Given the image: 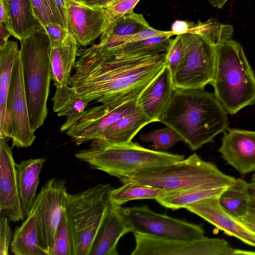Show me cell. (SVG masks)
Masks as SVG:
<instances>
[{"label":"cell","mask_w":255,"mask_h":255,"mask_svg":"<svg viewBox=\"0 0 255 255\" xmlns=\"http://www.w3.org/2000/svg\"><path fill=\"white\" fill-rule=\"evenodd\" d=\"M150 27L142 14L133 11L109 22L100 40L130 35Z\"/></svg>","instance_id":"f1b7e54d"},{"label":"cell","mask_w":255,"mask_h":255,"mask_svg":"<svg viewBox=\"0 0 255 255\" xmlns=\"http://www.w3.org/2000/svg\"><path fill=\"white\" fill-rule=\"evenodd\" d=\"M53 110L58 116H65L66 122L60 129L66 131L85 115L89 103L79 98L75 89L69 86L56 88L52 99Z\"/></svg>","instance_id":"603a6c76"},{"label":"cell","mask_w":255,"mask_h":255,"mask_svg":"<svg viewBox=\"0 0 255 255\" xmlns=\"http://www.w3.org/2000/svg\"><path fill=\"white\" fill-rule=\"evenodd\" d=\"M218 151L241 175L255 172V131L228 128Z\"/></svg>","instance_id":"e0dca14e"},{"label":"cell","mask_w":255,"mask_h":255,"mask_svg":"<svg viewBox=\"0 0 255 255\" xmlns=\"http://www.w3.org/2000/svg\"><path fill=\"white\" fill-rule=\"evenodd\" d=\"M118 208L130 232L186 240L205 236L201 226L156 213L147 205L128 208L118 206Z\"/></svg>","instance_id":"30bf717a"},{"label":"cell","mask_w":255,"mask_h":255,"mask_svg":"<svg viewBox=\"0 0 255 255\" xmlns=\"http://www.w3.org/2000/svg\"><path fill=\"white\" fill-rule=\"evenodd\" d=\"M20 52L17 43L8 40L0 49V136L6 139L7 125L6 104L13 67Z\"/></svg>","instance_id":"cb8c5ba5"},{"label":"cell","mask_w":255,"mask_h":255,"mask_svg":"<svg viewBox=\"0 0 255 255\" xmlns=\"http://www.w3.org/2000/svg\"><path fill=\"white\" fill-rule=\"evenodd\" d=\"M241 220L244 223L255 225V195L250 194L248 210L246 215Z\"/></svg>","instance_id":"60d3db41"},{"label":"cell","mask_w":255,"mask_h":255,"mask_svg":"<svg viewBox=\"0 0 255 255\" xmlns=\"http://www.w3.org/2000/svg\"><path fill=\"white\" fill-rule=\"evenodd\" d=\"M7 136L17 148L30 146L36 138L31 129L23 80L20 50L12 71L6 104Z\"/></svg>","instance_id":"8fae6325"},{"label":"cell","mask_w":255,"mask_h":255,"mask_svg":"<svg viewBox=\"0 0 255 255\" xmlns=\"http://www.w3.org/2000/svg\"><path fill=\"white\" fill-rule=\"evenodd\" d=\"M185 48L182 61L172 77L175 88L204 89L213 81L216 67V47L200 36L180 34Z\"/></svg>","instance_id":"9c48e42d"},{"label":"cell","mask_w":255,"mask_h":255,"mask_svg":"<svg viewBox=\"0 0 255 255\" xmlns=\"http://www.w3.org/2000/svg\"><path fill=\"white\" fill-rule=\"evenodd\" d=\"M166 192L151 186L128 182L117 189H112L110 193L112 203L121 206L128 201L135 200L153 199Z\"/></svg>","instance_id":"f546056e"},{"label":"cell","mask_w":255,"mask_h":255,"mask_svg":"<svg viewBox=\"0 0 255 255\" xmlns=\"http://www.w3.org/2000/svg\"><path fill=\"white\" fill-rule=\"evenodd\" d=\"M11 35L20 42L41 25L35 17L30 0H9Z\"/></svg>","instance_id":"484cf974"},{"label":"cell","mask_w":255,"mask_h":255,"mask_svg":"<svg viewBox=\"0 0 255 255\" xmlns=\"http://www.w3.org/2000/svg\"><path fill=\"white\" fill-rule=\"evenodd\" d=\"M75 157L120 180L158 171L185 159L183 155L149 149L137 142L113 143L102 139L92 140Z\"/></svg>","instance_id":"3957f363"},{"label":"cell","mask_w":255,"mask_h":255,"mask_svg":"<svg viewBox=\"0 0 255 255\" xmlns=\"http://www.w3.org/2000/svg\"><path fill=\"white\" fill-rule=\"evenodd\" d=\"M8 220L6 216L0 215V255H8V249L13 237Z\"/></svg>","instance_id":"f35d334b"},{"label":"cell","mask_w":255,"mask_h":255,"mask_svg":"<svg viewBox=\"0 0 255 255\" xmlns=\"http://www.w3.org/2000/svg\"><path fill=\"white\" fill-rule=\"evenodd\" d=\"M76 1L79 2H82L83 3V0H74Z\"/></svg>","instance_id":"f907efd6"},{"label":"cell","mask_w":255,"mask_h":255,"mask_svg":"<svg viewBox=\"0 0 255 255\" xmlns=\"http://www.w3.org/2000/svg\"><path fill=\"white\" fill-rule=\"evenodd\" d=\"M171 36H161L127 43L120 48L123 53L158 54L166 51L171 42Z\"/></svg>","instance_id":"1f68e13d"},{"label":"cell","mask_w":255,"mask_h":255,"mask_svg":"<svg viewBox=\"0 0 255 255\" xmlns=\"http://www.w3.org/2000/svg\"><path fill=\"white\" fill-rule=\"evenodd\" d=\"M109 184H99L75 194L67 192L65 211L73 242V255H90L112 204Z\"/></svg>","instance_id":"8992f818"},{"label":"cell","mask_w":255,"mask_h":255,"mask_svg":"<svg viewBox=\"0 0 255 255\" xmlns=\"http://www.w3.org/2000/svg\"><path fill=\"white\" fill-rule=\"evenodd\" d=\"M53 1L59 12L63 25L67 28L66 8L65 0H53Z\"/></svg>","instance_id":"7bdbcfd3"},{"label":"cell","mask_w":255,"mask_h":255,"mask_svg":"<svg viewBox=\"0 0 255 255\" xmlns=\"http://www.w3.org/2000/svg\"><path fill=\"white\" fill-rule=\"evenodd\" d=\"M213 6L221 8L228 0H207Z\"/></svg>","instance_id":"bcb514c9"},{"label":"cell","mask_w":255,"mask_h":255,"mask_svg":"<svg viewBox=\"0 0 255 255\" xmlns=\"http://www.w3.org/2000/svg\"><path fill=\"white\" fill-rule=\"evenodd\" d=\"M235 180L214 163L203 160L195 153L160 170L123 178L120 181L124 184L138 183L168 192L201 186L227 188Z\"/></svg>","instance_id":"52a82bcc"},{"label":"cell","mask_w":255,"mask_h":255,"mask_svg":"<svg viewBox=\"0 0 255 255\" xmlns=\"http://www.w3.org/2000/svg\"><path fill=\"white\" fill-rule=\"evenodd\" d=\"M67 28L77 43L86 47L101 36L109 23L105 8L65 0Z\"/></svg>","instance_id":"5bb4252c"},{"label":"cell","mask_w":255,"mask_h":255,"mask_svg":"<svg viewBox=\"0 0 255 255\" xmlns=\"http://www.w3.org/2000/svg\"><path fill=\"white\" fill-rule=\"evenodd\" d=\"M79 45L69 33L61 44L51 46L52 80L56 88L71 86V71L75 67Z\"/></svg>","instance_id":"ffe728a7"},{"label":"cell","mask_w":255,"mask_h":255,"mask_svg":"<svg viewBox=\"0 0 255 255\" xmlns=\"http://www.w3.org/2000/svg\"><path fill=\"white\" fill-rule=\"evenodd\" d=\"M185 54V48L180 35H176L172 39L166 52L165 66L167 67L173 77L182 61Z\"/></svg>","instance_id":"d590c367"},{"label":"cell","mask_w":255,"mask_h":255,"mask_svg":"<svg viewBox=\"0 0 255 255\" xmlns=\"http://www.w3.org/2000/svg\"><path fill=\"white\" fill-rule=\"evenodd\" d=\"M5 139L0 136V212L9 220L18 222L25 216L19 196L15 163Z\"/></svg>","instance_id":"2e32d148"},{"label":"cell","mask_w":255,"mask_h":255,"mask_svg":"<svg viewBox=\"0 0 255 255\" xmlns=\"http://www.w3.org/2000/svg\"><path fill=\"white\" fill-rule=\"evenodd\" d=\"M21 42L23 75L31 129L41 127L48 114L52 71L51 44L42 25Z\"/></svg>","instance_id":"5b68a950"},{"label":"cell","mask_w":255,"mask_h":255,"mask_svg":"<svg viewBox=\"0 0 255 255\" xmlns=\"http://www.w3.org/2000/svg\"><path fill=\"white\" fill-rule=\"evenodd\" d=\"M252 182L255 183V172L252 177Z\"/></svg>","instance_id":"681fc988"},{"label":"cell","mask_w":255,"mask_h":255,"mask_svg":"<svg viewBox=\"0 0 255 255\" xmlns=\"http://www.w3.org/2000/svg\"><path fill=\"white\" fill-rule=\"evenodd\" d=\"M192 23L184 20H176L171 26V31L174 35H180L187 33L191 28Z\"/></svg>","instance_id":"b9f144b4"},{"label":"cell","mask_w":255,"mask_h":255,"mask_svg":"<svg viewBox=\"0 0 255 255\" xmlns=\"http://www.w3.org/2000/svg\"><path fill=\"white\" fill-rule=\"evenodd\" d=\"M10 247L15 255H48L41 245L35 216L32 212L15 228Z\"/></svg>","instance_id":"d4e9b609"},{"label":"cell","mask_w":255,"mask_h":255,"mask_svg":"<svg viewBox=\"0 0 255 255\" xmlns=\"http://www.w3.org/2000/svg\"><path fill=\"white\" fill-rule=\"evenodd\" d=\"M130 232L118 206L112 203L94 241L90 255H118L120 239Z\"/></svg>","instance_id":"d6986e66"},{"label":"cell","mask_w":255,"mask_h":255,"mask_svg":"<svg viewBox=\"0 0 255 255\" xmlns=\"http://www.w3.org/2000/svg\"><path fill=\"white\" fill-rule=\"evenodd\" d=\"M227 114L214 93L200 88H175L159 122L175 130L195 151L227 130Z\"/></svg>","instance_id":"7a4b0ae2"},{"label":"cell","mask_w":255,"mask_h":255,"mask_svg":"<svg viewBox=\"0 0 255 255\" xmlns=\"http://www.w3.org/2000/svg\"><path fill=\"white\" fill-rule=\"evenodd\" d=\"M45 161L44 158H38L15 163L19 196L26 217L29 214L36 198L40 173Z\"/></svg>","instance_id":"44dd1931"},{"label":"cell","mask_w":255,"mask_h":255,"mask_svg":"<svg viewBox=\"0 0 255 255\" xmlns=\"http://www.w3.org/2000/svg\"><path fill=\"white\" fill-rule=\"evenodd\" d=\"M216 67L211 83L227 112L234 115L255 103V73L242 46L228 39L216 46Z\"/></svg>","instance_id":"277c9868"},{"label":"cell","mask_w":255,"mask_h":255,"mask_svg":"<svg viewBox=\"0 0 255 255\" xmlns=\"http://www.w3.org/2000/svg\"><path fill=\"white\" fill-rule=\"evenodd\" d=\"M71 86L88 103L123 104L136 100L165 67L166 53H123L99 43L78 50Z\"/></svg>","instance_id":"6da1fadb"},{"label":"cell","mask_w":255,"mask_h":255,"mask_svg":"<svg viewBox=\"0 0 255 255\" xmlns=\"http://www.w3.org/2000/svg\"><path fill=\"white\" fill-rule=\"evenodd\" d=\"M248 188L249 194L255 195V183H249Z\"/></svg>","instance_id":"7dc6e473"},{"label":"cell","mask_w":255,"mask_h":255,"mask_svg":"<svg viewBox=\"0 0 255 255\" xmlns=\"http://www.w3.org/2000/svg\"><path fill=\"white\" fill-rule=\"evenodd\" d=\"M244 223L249 229H250L254 233H255V224H250V223Z\"/></svg>","instance_id":"c3c4849f"},{"label":"cell","mask_w":255,"mask_h":255,"mask_svg":"<svg viewBox=\"0 0 255 255\" xmlns=\"http://www.w3.org/2000/svg\"><path fill=\"white\" fill-rule=\"evenodd\" d=\"M30 0L33 14L42 26L52 23H58L64 26L53 0Z\"/></svg>","instance_id":"e575fe53"},{"label":"cell","mask_w":255,"mask_h":255,"mask_svg":"<svg viewBox=\"0 0 255 255\" xmlns=\"http://www.w3.org/2000/svg\"><path fill=\"white\" fill-rule=\"evenodd\" d=\"M136 100L123 104H102L86 110L84 116L69 128L66 133L80 145L99 139L102 132L125 115L135 109Z\"/></svg>","instance_id":"4fadbf2b"},{"label":"cell","mask_w":255,"mask_h":255,"mask_svg":"<svg viewBox=\"0 0 255 255\" xmlns=\"http://www.w3.org/2000/svg\"><path fill=\"white\" fill-rule=\"evenodd\" d=\"M115 0H83V3L92 7L106 8Z\"/></svg>","instance_id":"ee69618b"},{"label":"cell","mask_w":255,"mask_h":255,"mask_svg":"<svg viewBox=\"0 0 255 255\" xmlns=\"http://www.w3.org/2000/svg\"><path fill=\"white\" fill-rule=\"evenodd\" d=\"M152 122L137 105L132 112L106 128L99 139L113 143L129 142L143 127Z\"/></svg>","instance_id":"7402d4cb"},{"label":"cell","mask_w":255,"mask_h":255,"mask_svg":"<svg viewBox=\"0 0 255 255\" xmlns=\"http://www.w3.org/2000/svg\"><path fill=\"white\" fill-rule=\"evenodd\" d=\"M174 89L172 76L165 66L140 94L137 105L153 122H159L171 101Z\"/></svg>","instance_id":"ac0fdd59"},{"label":"cell","mask_w":255,"mask_h":255,"mask_svg":"<svg viewBox=\"0 0 255 255\" xmlns=\"http://www.w3.org/2000/svg\"><path fill=\"white\" fill-rule=\"evenodd\" d=\"M226 188H213L201 186L166 192L155 199L162 206L173 210L208 197L219 196Z\"/></svg>","instance_id":"4316f807"},{"label":"cell","mask_w":255,"mask_h":255,"mask_svg":"<svg viewBox=\"0 0 255 255\" xmlns=\"http://www.w3.org/2000/svg\"><path fill=\"white\" fill-rule=\"evenodd\" d=\"M141 140L151 142L156 149H168L183 138L173 129L167 126L139 135Z\"/></svg>","instance_id":"836d02e7"},{"label":"cell","mask_w":255,"mask_h":255,"mask_svg":"<svg viewBox=\"0 0 255 255\" xmlns=\"http://www.w3.org/2000/svg\"><path fill=\"white\" fill-rule=\"evenodd\" d=\"M49 255H73L72 237L65 210L58 226Z\"/></svg>","instance_id":"d6a6232c"},{"label":"cell","mask_w":255,"mask_h":255,"mask_svg":"<svg viewBox=\"0 0 255 255\" xmlns=\"http://www.w3.org/2000/svg\"><path fill=\"white\" fill-rule=\"evenodd\" d=\"M0 23H3L9 31L10 29V12L9 0H0Z\"/></svg>","instance_id":"ab89813d"},{"label":"cell","mask_w":255,"mask_h":255,"mask_svg":"<svg viewBox=\"0 0 255 255\" xmlns=\"http://www.w3.org/2000/svg\"><path fill=\"white\" fill-rule=\"evenodd\" d=\"M11 33L2 23H0V49L4 47L8 41Z\"/></svg>","instance_id":"f6af8a7d"},{"label":"cell","mask_w":255,"mask_h":255,"mask_svg":"<svg viewBox=\"0 0 255 255\" xmlns=\"http://www.w3.org/2000/svg\"><path fill=\"white\" fill-rule=\"evenodd\" d=\"M233 32L231 25L223 24L211 18L205 22L192 23L187 33L197 34L216 47L231 39Z\"/></svg>","instance_id":"4dcf8cb0"},{"label":"cell","mask_w":255,"mask_h":255,"mask_svg":"<svg viewBox=\"0 0 255 255\" xmlns=\"http://www.w3.org/2000/svg\"><path fill=\"white\" fill-rule=\"evenodd\" d=\"M67 192L65 180L50 179L41 188L31 208L30 212L35 216L41 245L48 255L66 209Z\"/></svg>","instance_id":"7c38bea8"},{"label":"cell","mask_w":255,"mask_h":255,"mask_svg":"<svg viewBox=\"0 0 255 255\" xmlns=\"http://www.w3.org/2000/svg\"><path fill=\"white\" fill-rule=\"evenodd\" d=\"M135 247L131 255H252L253 251L234 249L226 240L203 238L169 239L133 233Z\"/></svg>","instance_id":"ba28073f"},{"label":"cell","mask_w":255,"mask_h":255,"mask_svg":"<svg viewBox=\"0 0 255 255\" xmlns=\"http://www.w3.org/2000/svg\"><path fill=\"white\" fill-rule=\"evenodd\" d=\"M219 197L203 199L186 205L184 208L213 225L227 235L236 238L255 248V233L241 220L223 208L219 202Z\"/></svg>","instance_id":"9a60e30c"},{"label":"cell","mask_w":255,"mask_h":255,"mask_svg":"<svg viewBox=\"0 0 255 255\" xmlns=\"http://www.w3.org/2000/svg\"><path fill=\"white\" fill-rule=\"evenodd\" d=\"M43 27L48 35L51 47L61 44L69 34L67 28L58 23L48 24Z\"/></svg>","instance_id":"74e56055"},{"label":"cell","mask_w":255,"mask_h":255,"mask_svg":"<svg viewBox=\"0 0 255 255\" xmlns=\"http://www.w3.org/2000/svg\"><path fill=\"white\" fill-rule=\"evenodd\" d=\"M248 182L242 178L227 187L219 197L223 208L234 217L241 220L247 214L249 205Z\"/></svg>","instance_id":"83f0119b"},{"label":"cell","mask_w":255,"mask_h":255,"mask_svg":"<svg viewBox=\"0 0 255 255\" xmlns=\"http://www.w3.org/2000/svg\"><path fill=\"white\" fill-rule=\"evenodd\" d=\"M140 0H115L111 3L106 10L109 22L125 14L133 12V10Z\"/></svg>","instance_id":"8d00e7d4"}]
</instances>
